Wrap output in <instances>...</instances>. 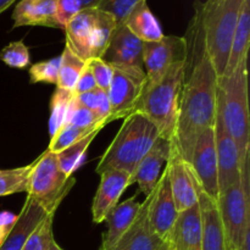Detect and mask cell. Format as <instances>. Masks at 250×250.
<instances>
[{"mask_svg":"<svg viewBox=\"0 0 250 250\" xmlns=\"http://www.w3.org/2000/svg\"><path fill=\"white\" fill-rule=\"evenodd\" d=\"M200 2L195 0L194 15L183 37L186 41L185 77L173 141L182 159L188 164L198 137L204 129L214 126L217 111L219 75L208 53Z\"/></svg>","mask_w":250,"mask_h":250,"instance_id":"1","label":"cell"},{"mask_svg":"<svg viewBox=\"0 0 250 250\" xmlns=\"http://www.w3.org/2000/svg\"><path fill=\"white\" fill-rule=\"evenodd\" d=\"M159 137L158 128L148 117L142 112H131L100 156L95 172L100 175L107 170H122L132 176Z\"/></svg>","mask_w":250,"mask_h":250,"instance_id":"2","label":"cell"},{"mask_svg":"<svg viewBox=\"0 0 250 250\" xmlns=\"http://www.w3.org/2000/svg\"><path fill=\"white\" fill-rule=\"evenodd\" d=\"M217 105L225 128L238 149L242 166L249 158L250 146L248 58L231 75L219 77Z\"/></svg>","mask_w":250,"mask_h":250,"instance_id":"3","label":"cell"},{"mask_svg":"<svg viewBox=\"0 0 250 250\" xmlns=\"http://www.w3.org/2000/svg\"><path fill=\"white\" fill-rule=\"evenodd\" d=\"M186 60V59H185ZM185 60L177 61L154 84H144L133 111L142 112L167 141H175L181 89L185 77Z\"/></svg>","mask_w":250,"mask_h":250,"instance_id":"4","label":"cell"},{"mask_svg":"<svg viewBox=\"0 0 250 250\" xmlns=\"http://www.w3.org/2000/svg\"><path fill=\"white\" fill-rule=\"evenodd\" d=\"M242 2L243 0H207L200 2L208 53L219 77L226 70Z\"/></svg>","mask_w":250,"mask_h":250,"instance_id":"5","label":"cell"},{"mask_svg":"<svg viewBox=\"0 0 250 250\" xmlns=\"http://www.w3.org/2000/svg\"><path fill=\"white\" fill-rule=\"evenodd\" d=\"M115 28L116 21L107 12L98 7L82 9L63 28L65 45L83 61L102 59Z\"/></svg>","mask_w":250,"mask_h":250,"instance_id":"6","label":"cell"},{"mask_svg":"<svg viewBox=\"0 0 250 250\" xmlns=\"http://www.w3.org/2000/svg\"><path fill=\"white\" fill-rule=\"evenodd\" d=\"M76 180L60 168L58 155L46 149L36 161L28 181L27 197L38 203L46 212L56 211Z\"/></svg>","mask_w":250,"mask_h":250,"instance_id":"7","label":"cell"},{"mask_svg":"<svg viewBox=\"0 0 250 250\" xmlns=\"http://www.w3.org/2000/svg\"><path fill=\"white\" fill-rule=\"evenodd\" d=\"M224 227L227 250L242 248L244 233L250 227L249 199L241 187V181L222 192L217 200Z\"/></svg>","mask_w":250,"mask_h":250,"instance_id":"8","label":"cell"},{"mask_svg":"<svg viewBox=\"0 0 250 250\" xmlns=\"http://www.w3.org/2000/svg\"><path fill=\"white\" fill-rule=\"evenodd\" d=\"M143 46V42L137 38L125 24L116 26L102 59L114 70L122 71L137 80L146 81Z\"/></svg>","mask_w":250,"mask_h":250,"instance_id":"9","label":"cell"},{"mask_svg":"<svg viewBox=\"0 0 250 250\" xmlns=\"http://www.w3.org/2000/svg\"><path fill=\"white\" fill-rule=\"evenodd\" d=\"M189 166L200 189L214 199L219 200V170L215 149L214 126L204 129L198 137L193 149Z\"/></svg>","mask_w":250,"mask_h":250,"instance_id":"10","label":"cell"},{"mask_svg":"<svg viewBox=\"0 0 250 250\" xmlns=\"http://www.w3.org/2000/svg\"><path fill=\"white\" fill-rule=\"evenodd\" d=\"M186 59V41L183 37L165 36L161 41L144 43L143 63L146 84L159 82L171 66Z\"/></svg>","mask_w":250,"mask_h":250,"instance_id":"11","label":"cell"},{"mask_svg":"<svg viewBox=\"0 0 250 250\" xmlns=\"http://www.w3.org/2000/svg\"><path fill=\"white\" fill-rule=\"evenodd\" d=\"M215 149L219 170V195L241 181V159L236 143L225 128L221 112L217 105L214 124Z\"/></svg>","mask_w":250,"mask_h":250,"instance_id":"12","label":"cell"},{"mask_svg":"<svg viewBox=\"0 0 250 250\" xmlns=\"http://www.w3.org/2000/svg\"><path fill=\"white\" fill-rule=\"evenodd\" d=\"M148 199V219L154 232L163 241L167 242L177 220L178 211L168 183L167 170L161 175L153 192L146 197Z\"/></svg>","mask_w":250,"mask_h":250,"instance_id":"13","label":"cell"},{"mask_svg":"<svg viewBox=\"0 0 250 250\" xmlns=\"http://www.w3.org/2000/svg\"><path fill=\"white\" fill-rule=\"evenodd\" d=\"M166 170H167L170 189L178 214L197 205L198 182L189 164L186 163L181 156L175 142H172L170 160L166 166Z\"/></svg>","mask_w":250,"mask_h":250,"instance_id":"14","label":"cell"},{"mask_svg":"<svg viewBox=\"0 0 250 250\" xmlns=\"http://www.w3.org/2000/svg\"><path fill=\"white\" fill-rule=\"evenodd\" d=\"M171 148H172V142L159 137L132 173V185L136 183L139 190L146 197L153 192L156 183L165 171L170 160Z\"/></svg>","mask_w":250,"mask_h":250,"instance_id":"15","label":"cell"},{"mask_svg":"<svg viewBox=\"0 0 250 250\" xmlns=\"http://www.w3.org/2000/svg\"><path fill=\"white\" fill-rule=\"evenodd\" d=\"M100 183L92 204L94 224L105 221L111 210L119 204L125 190L132 185L131 175L122 170H107L100 173Z\"/></svg>","mask_w":250,"mask_h":250,"instance_id":"16","label":"cell"},{"mask_svg":"<svg viewBox=\"0 0 250 250\" xmlns=\"http://www.w3.org/2000/svg\"><path fill=\"white\" fill-rule=\"evenodd\" d=\"M146 81L137 80L122 71L114 70L111 83L107 89L110 106H111V120L125 119L133 112L137 102L142 94Z\"/></svg>","mask_w":250,"mask_h":250,"instance_id":"17","label":"cell"},{"mask_svg":"<svg viewBox=\"0 0 250 250\" xmlns=\"http://www.w3.org/2000/svg\"><path fill=\"white\" fill-rule=\"evenodd\" d=\"M167 242L154 232L148 219V199L142 203L136 221L112 250H163Z\"/></svg>","mask_w":250,"mask_h":250,"instance_id":"18","label":"cell"},{"mask_svg":"<svg viewBox=\"0 0 250 250\" xmlns=\"http://www.w3.org/2000/svg\"><path fill=\"white\" fill-rule=\"evenodd\" d=\"M198 205L202 217V250H227L217 203L197 185Z\"/></svg>","mask_w":250,"mask_h":250,"instance_id":"19","label":"cell"},{"mask_svg":"<svg viewBox=\"0 0 250 250\" xmlns=\"http://www.w3.org/2000/svg\"><path fill=\"white\" fill-rule=\"evenodd\" d=\"M167 243L173 250H202L199 205H194L178 214Z\"/></svg>","mask_w":250,"mask_h":250,"instance_id":"20","label":"cell"},{"mask_svg":"<svg viewBox=\"0 0 250 250\" xmlns=\"http://www.w3.org/2000/svg\"><path fill=\"white\" fill-rule=\"evenodd\" d=\"M142 208V203L137 200V195L128 198L124 203L117 204L111 210L105 222L107 229L103 236V243L100 250H112L115 248L124 234L128 231L129 227L136 221Z\"/></svg>","mask_w":250,"mask_h":250,"instance_id":"21","label":"cell"},{"mask_svg":"<svg viewBox=\"0 0 250 250\" xmlns=\"http://www.w3.org/2000/svg\"><path fill=\"white\" fill-rule=\"evenodd\" d=\"M48 212L43 207L27 197L14 229L0 246V250H22L34 229L45 219Z\"/></svg>","mask_w":250,"mask_h":250,"instance_id":"22","label":"cell"},{"mask_svg":"<svg viewBox=\"0 0 250 250\" xmlns=\"http://www.w3.org/2000/svg\"><path fill=\"white\" fill-rule=\"evenodd\" d=\"M58 0H21L12 14L14 28L22 26H43L61 28L56 20Z\"/></svg>","mask_w":250,"mask_h":250,"instance_id":"23","label":"cell"},{"mask_svg":"<svg viewBox=\"0 0 250 250\" xmlns=\"http://www.w3.org/2000/svg\"><path fill=\"white\" fill-rule=\"evenodd\" d=\"M250 38V0H243L232 38L231 50L227 60L226 70L222 76H229L237 68V66L248 58Z\"/></svg>","mask_w":250,"mask_h":250,"instance_id":"24","label":"cell"},{"mask_svg":"<svg viewBox=\"0 0 250 250\" xmlns=\"http://www.w3.org/2000/svg\"><path fill=\"white\" fill-rule=\"evenodd\" d=\"M125 26L143 43L159 42L165 37L155 15L149 9L146 1L137 5L127 17Z\"/></svg>","mask_w":250,"mask_h":250,"instance_id":"25","label":"cell"},{"mask_svg":"<svg viewBox=\"0 0 250 250\" xmlns=\"http://www.w3.org/2000/svg\"><path fill=\"white\" fill-rule=\"evenodd\" d=\"M85 63L87 61H83L82 59L78 58L68 46L65 45V49L61 54V63L56 87L59 89L73 93L76 83H77Z\"/></svg>","mask_w":250,"mask_h":250,"instance_id":"26","label":"cell"},{"mask_svg":"<svg viewBox=\"0 0 250 250\" xmlns=\"http://www.w3.org/2000/svg\"><path fill=\"white\" fill-rule=\"evenodd\" d=\"M100 131L102 129H95L92 133L85 136L84 138L76 142L75 144H72L68 148L63 149L62 151L56 154L58 155V161L59 165H60V168L67 177H72V173L80 167V165L84 160L85 153H87L90 143L94 141V138Z\"/></svg>","mask_w":250,"mask_h":250,"instance_id":"27","label":"cell"},{"mask_svg":"<svg viewBox=\"0 0 250 250\" xmlns=\"http://www.w3.org/2000/svg\"><path fill=\"white\" fill-rule=\"evenodd\" d=\"M34 161L29 165L11 170H0V197L26 193L28 190V181Z\"/></svg>","mask_w":250,"mask_h":250,"instance_id":"28","label":"cell"},{"mask_svg":"<svg viewBox=\"0 0 250 250\" xmlns=\"http://www.w3.org/2000/svg\"><path fill=\"white\" fill-rule=\"evenodd\" d=\"M75 93L56 88L50 102V117H49V134L50 138L66 122L68 106Z\"/></svg>","mask_w":250,"mask_h":250,"instance_id":"29","label":"cell"},{"mask_svg":"<svg viewBox=\"0 0 250 250\" xmlns=\"http://www.w3.org/2000/svg\"><path fill=\"white\" fill-rule=\"evenodd\" d=\"M77 99L80 100L81 104L83 106L87 107L99 122H110L112 121L110 115H111V106H110L109 97H107V92L104 90L97 89L92 90V92L83 93V94L76 95Z\"/></svg>","mask_w":250,"mask_h":250,"instance_id":"30","label":"cell"},{"mask_svg":"<svg viewBox=\"0 0 250 250\" xmlns=\"http://www.w3.org/2000/svg\"><path fill=\"white\" fill-rule=\"evenodd\" d=\"M95 129H103L102 127H97V128H80V127L72 126L70 124H63L61 128L54 134L50 138V144H49L48 150L51 153H60L63 149L68 148L70 146L75 144L76 142L81 141L92 133Z\"/></svg>","mask_w":250,"mask_h":250,"instance_id":"31","label":"cell"},{"mask_svg":"<svg viewBox=\"0 0 250 250\" xmlns=\"http://www.w3.org/2000/svg\"><path fill=\"white\" fill-rule=\"evenodd\" d=\"M56 211L48 212L45 219L41 222L38 227L33 231V233L27 239L26 244L22 250H48L50 244L53 243L54 233H53V224L54 216Z\"/></svg>","mask_w":250,"mask_h":250,"instance_id":"32","label":"cell"},{"mask_svg":"<svg viewBox=\"0 0 250 250\" xmlns=\"http://www.w3.org/2000/svg\"><path fill=\"white\" fill-rule=\"evenodd\" d=\"M65 124H70L72 126L80 127V128H97L102 127L104 128L107 125V122H99L97 117L89 111L85 106L81 104L77 97H73L71 100L70 106H68L67 116H66Z\"/></svg>","mask_w":250,"mask_h":250,"instance_id":"33","label":"cell"},{"mask_svg":"<svg viewBox=\"0 0 250 250\" xmlns=\"http://www.w3.org/2000/svg\"><path fill=\"white\" fill-rule=\"evenodd\" d=\"M61 55L51 58L49 60L41 61L29 67V81L31 83H49L56 84L59 70H60Z\"/></svg>","mask_w":250,"mask_h":250,"instance_id":"34","label":"cell"},{"mask_svg":"<svg viewBox=\"0 0 250 250\" xmlns=\"http://www.w3.org/2000/svg\"><path fill=\"white\" fill-rule=\"evenodd\" d=\"M0 60L9 67L23 70L28 67L31 60L28 46L23 43V41L12 42L0 51Z\"/></svg>","mask_w":250,"mask_h":250,"instance_id":"35","label":"cell"},{"mask_svg":"<svg viewBox=\"0 0 250 250\" xmlns=\"http://www.w3.org/2000/svg\"><path fill=\"white\" fill-rule=\"evenodd\" d=\"M142 1L146 0H100L97 7L111 15L116 21V26H122L134 7Z\"/></svg>","mask_w":250,"mask_h":250,"instance_id":"36","label":"cell"},{"mask_svg":"<svg viewBox=\"0 0 250 250\" xmlns=\"http://www.w3.org/2000/svg\"><path fill=\"white\" fill-rule=\"evenodd\" d=\"M87 62L94 76L97 87L104 92H107L110 83H111L112 75H114V68L109 63L105 62L103 59H93Z\"/></svg>","mask_w":250,"mask_h":250,"instance_id":"37","label":"cell"},{"mask_svg":"<svg viewBox=\"0 0 250 250\" xmlns=\"http://www.w3.org/2000/svg\"><path fill=\"white\" fill-rule=\"evenodd\" d=\"M82 10L78 0H58L56 6V20L60 24L61 29L65 28L66 24Z\"/></svg>","mask_w":250,"mask_h":250,"instance_id":"38","label":"cell"},{"mask_svg":"<svg viewBox=\"0 0 250 250\" xmlns=\"http://www.w3.org/2000/svg\"><path fill=\"white\" fill-rule=\"evenodd\" d=\"M97 83H95L94 76H93L92 70H90L89 65L88 62L85 63L84 68H83L82 73H81L80 78H78L77 83H76V87L73 93L75 95H80L83 94V93H88L92 92V90L97 89Z\"/></svg>","mask_w":250,"mask_h":250,"instance_id":"39","label":"cell"},{"mask_svg":"<svg viewBox=\"0 0 250 250\" xmlns=\"http://www.w3.org/2000/svg\"><path fill=\"white\" fill-rule=\"evenodd\" d=\"M19 219V214L11 211H0V246L5 241Z\"/></svg>","mask_w":250,"mask_h":250,"instance_id":"40","label":"cell"},{"mask_svg":"<svg viewBox=\"0 0 250 250\" xmlns=\"http://www.w3.org/2000/svg\"><path fill=\"white\" fill-rule=\"evenodd\" d=\"M82 9H89V7H97L100 0H78Z\"/></svg>","mask_w":250,"mask_h":250,"instance_id":"41","label":"cell"},{"mask_svg":"<svg viewBox=\"0 0 250 250\" xmlns=\"http://www.w3.org/2000/svg\"><path fill=\"white\" fill-rule=\"evenodd\" d=\"M16 0H0V14L4 12L9 6H11Z\"/></svg>","mask_w":250,"mask_h":250,"instance_id":"42","label":"cell"},{"mask_svg":"<svg viewBox=\"0 0 250 250\" xmlns=\"http://www.w3.org/2000/svg\"><path fill=\"white\" fill-rule=\"evenodd\" d=\"M48 250H63L62 248H61V247L60 246H59V244L58 243H56V242L55 241H54L53 242V243H51L50 244V247H49V249Z\"/></svg>","mask_w":250,"mask_h":250,"instance_id":"43","label":"cell"},{"mask_svg":"<svg viewBox=\"0 0 250 250\" xmlns=\"http://www.w3.org/2000/svg\"><path fill=\"white\" fill-rule=\"evenodd\" d=\"M167 250H173L172 248H171V247H170V246H168V243H167Z\"/></svg>","mask_w":250,"mask_h":250,"instance_id":"44","label":"cell"},{"mask_svg":"<svg viewBox=\"0 0 250 250\" xmlns=\"http://www.w3.org/2000/svg\"><path fill=\"white\" fill-rule=\"evenodd\" d=\"M163 250H167V244H166V246H165V248H164Z\"/></svg>","mask_w":250,"mask_h":250,"instance_id":"45","label":"cell"},{"mask_svg":"<svg viewBox=\"0 0 250 250\" xmlns=\"http://www.w3.org/2000/svg\"><path fill=\"white\" fill-rule=\"evenodd\" d=\"M236 250H243V249H242V248H241V249H236Z\"/></svg>","mask_w":250,"mask_h":250,"instance_id":"46","label":"cell"}]
</instances>
